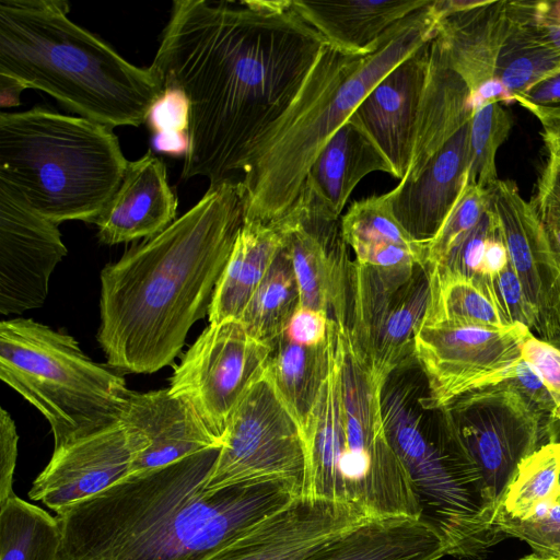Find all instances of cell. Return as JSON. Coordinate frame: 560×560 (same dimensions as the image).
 Returning <instances> with one entry per match:
<instances>
[{
  "label": "cell",
  "instance_id": "obj_1",
  "mask_svg": "<svg viewBox=\"0 0 560 560\" xmlns=\"http://www.w3.org/2000/svg\"><path fill=\"white\" fill-rule=\"evenodd\" d=\"M325 44L291 0L174 1L151 66L188 102L182 177L213 186L242 173Z\"/></svg>",
  "mask_w": 560,
  "mask_h": 560
},
{
  "label": "cell",
  "instance_id": "obj_2",
  "mask_svg": "<svg viewBox=\"0 0 560 560\" xmlns=\"http://www.w3.org/2000/svg\"><path fill=\"white\" fill-rule=\"evenodd\" d=\"M220 447L131 474L57 514V560H203L302 495L282 479L206 489Z\"/></svg>",
  "mask_w": 560,
  "mask_h": 560
},
{
  "label": "cell",
  "instance_id": "obj_3",
  "mask_svg": "<svg viewBox=\"0 0 560 560\" xmlns=\"http://www.w3.org/2000/svg\"><path fill=\"white\" fill-rule=\"evenodd\" d=\"M243 222L240 180L226 179L103 268L96 338L107 365L151 374L173 363L190 327L209 312Z\"/></svg>",
  "mask_w": 560,
  "mask_h": 560
},
{
  "label": "cell",
  "instance_id": "obj_4",
  "mask_svg": "<svg viewBox=\"0 0 560 560\" xmlns=\"http://www.w3.org/2000/svg\"><path fill=\"white\" fill-rule=\"evenodd\" d=\"M328 366L303 425L302 495L350 504L370 518L420 517L408 472L392 446L380 380L348 324L329 323Z\"/></svg>",
  "mask_w": 560,
  "mask_h": 560
},
{
  "label": "cell",
  "instance_id": "obj_5",
  "mask_svg": "<svg viewBox=\"0 0 560 560\" xmlns=\"http://www.w3.org/2000/svg\"><path fill=\"white\" fill-rule=\"evenodd\" d=\"M432 2L392 26L368 55L325 44L289 107L247 156L240 180L244 220L269 223L291 209L327 141L388 72L435 37Z\"/></svg>",
  "mask_w": 560,
  "mask_h": 560
},
{
  "label": "cell",
  "instance_id": "obj_6",
  "mask_svg": "<svg viewBox=\"0 0 560 560\" xmlns=\"http://www.w3.org/2000/svg\"><path fill=\"white\" fill-rule=\"evenodd\" d=\"M69 11L61 0H1L0 75L112 129L147 122L164 92L156 71L126 60Z\"/></svg>",
  "mask_w": 560,
  "mask_h": 560
},
{
  "label": "cell",
  "instance_id": "obj_7",
  "mask_svg": "<svg viewBox=\"0 0 560 560\" xmlns=\"http://www.w3.org/2000/svg\"><path fill=\"white\" fill-rule=\"evenodd\" d=\"M128 163L106 126L43 106L0 114V183L56 224L93 223Z\"/></svg>",
  "mask_w": 560,
  "mask_h": 560
},
{
  "label": "cell",
  "instance_id": "obj_8",
  "mask_svg": "<svg viewBox=\"0 0 560 560\" xmlns=\"http://www.w3.org/2000/svg\"><path fill=\"white\" fill-rule=\"evenodd\" d=\"M411 385L382 390L386 432L411 481L419 520L444 541L447 555L481 559L508 538L498 508L445 409H428Z\"/></svg>",
  "mask_w": 560,
  "mask_h": 560
},
{
  "label": "cell",
  "instance_id": "obj_9",
  "mask_svg": "<svg viewBox=\"0 0 560 560\" xmlns=\"http://www.w3.org/2000/svg\"><path fill=\"white\" fill-rule=\"evenodd\" d=\"M0 378L47 419L54 450L118 422L130 392L72 336L31 318L0 323Z\"/></svg>",
  "mask_w": 560,
  "mask_h": 560
},
{
  "label": "cell",
  "instance_id": "obj_10",
  "mask_svg": "<svg viewBox=\"0 0 560 560\" xmlns=\"http://www.w3.org/2000/svg\"><path fill=\"white\" fill-rule=\"evenodd\" d=\"M306 448L302 427L268 370L230 416L206 489L282 479L303 491Z\"/></svg>",
  "mask_w": 560,
  "mask_h": 560
},
{
  "label": "cell",
  "instance_id": "obj_11",
  "mask_svg": "<svg viewBox=\"0 0 560 560\" xmlns=\"http://www.w3.org/2000/svg\"><path fill=\"white\" fill-rule=\"evenodd\" d=\"M431 298L427 268L384 270L350 266L349 327L376 376L384 383L415 358V339Z\"/></svg>",
  "mask_w": 560,
  "mask_h": 560
},
{
  "label": "cell",
  "instance_id": "obj_12",
  "mask_svg": "<svg viewBox=\"0 0 560 560\" xmlns=\"http://www.w3.org/2000/svg\"><path fill=\"white\" fill-rule=\"evenodd\" d=\"M445 410L498 510L521 463L545 436L557 440L555 422L502 382L471 390Z\"/></svg>",
  "mask_w": 560,
  "mask_h": 560
},
{
  "label": "cell",
  "instance_id": "obj_13",
  "mask_svg": "<svg viewBox=\"0 0 560 560\" xmlns=\"http://www.w3.org/2000/svg\"><path fill=\"white\" fill-rule=\"evenodd\" d=\"M529 331L522 325L495 329L423 320L415 339V358L427 381L420 404L445 409L471 390L501 382L522 358Z\"/></svg>",
  "mask_w": 560,
  "mask_h": 560
},
{
  "label": "cell",
  "instance_id": "obj_14",
  "mask_svg": "<svg viewBox=\"0 0 560 560\" xmlns=\"http://www.w3.org/2000/svg\"><path fill=\"white\" fill-rule=\"evenodd\" d=\"M271 351L238 319L209 323L174 368L168 389L192 404L222 445L231 413L267 370Z\"/></svg>",
  "mask_w": 560,
  "mask_h": 560
},
{
  "label": "cell",
  "instance_id": "obj_15",
  "mask_svg": "<svg viewBox=\"0 0 560 560\" xmlns=\"http://www.w3.org/2000/svg\"><path fill=\"white\" fill-rule=\"evenodd\" d=\"M277 222L284 233L299 290V307L322 311L349 325L350 266L341 218L306 188Z\"/></svg>",
  "mask_w": 560,
  "mask_h": 560
},
{
  "label": "cell",
  "instance_id": "obj_16",
  "mask_svg": "<svg viewBox=\"0 0 560 560\" xmlns=\"http://www.w3.org/2000/svg\"><path fill=\"white\" fill-rule=\"evenodd\" d=\"M67 253L58 224L0 183V313L40 307L49 278Z\"/></svg>",
  "mask_w": 560,
  "mask_h": 560
},
{
  "label": "cell",
  "instance_id": "obj_17",
  "mask_svg": "<svg viewBox=\"0 0 560 560\" xmlns=\"http://www.w3.org/2000/svg\"><path fill=\"white\" fill-rule=\"evenodd\" d=\"M488 195L510 265L535 308L534 330L539 338H551L560 332V259L535 207L525 201L514 182L499 178L488 188Z\"/></svg>",
  "mask_w": 560,
  "mask_h": 560
},
{
  "label": "cell",
  "instance_id": "obj_18",
  "mask_svg": "<svg viewBox=\"0 0 560 560\" xmlns=\"http://www.w3.org/2000/svg\"><path fill=\"white\" fill-rule=\"evenodd\" d=\"M118 422L131 452V474L164 467L221 442L192 404L168 388L130 390Z\"/></svg>",
  "mask_w": 560,
  "mask_h": 560
},
{
  "label": "cell",
  "instance_id": "obj_19",
  "mask_svg": "<svg viewBox=\"0 0 560 560\" xmlns=\"http://www.w3.org/2000/svg\"><path fill=\"white\" fill-rule=\"evenodd\" d=\"M368 518L350 504L300 495L203 560H301Z\"/></svg>",
  "mask_w": 560,
  "mask_h": 560
},
{
  "label": "cell",
  "instance_id": "obj_20",
  "mask_svg": "<svg viewBox=\"0 0 560 560\" xmlns=\"http://www.w3.org/2000/svg\"><path fill=\"white\" fill-rule=\"evenodd\" d=\"M131 452L119 422L54 450L28 497L61 513L130 475Z\"/></svg>",
  "mask_w": 560,
  "mask_h": 560
},
{
  "label": "cell",
  "instance_id": "obj_21",
  "mask_svg": "<svg viewBox=\"0 0 560 560\" xmlns=\"http://www.w3.org/2000/svg\"><path fill=\"white\" fill-rule=\"evenodd\" d=\"M430 42L388 72L351 115L386 158L392 176L400 180L411 161Z\"/></svg>",
  "mask_w": 560,
  "mask_h": 560
},
{
  "label": "cell",
  "instance_id": "obj_22",
  "mask_svg": "<svg viewBox=\"0 0 560 560\" xmlns=\"http://www.w3.org/2000/svg\"><path fill=\"white\" fill-rule=\"evenodd\" d=\"M469 122L430 160L421 174L387 192L393 213L417 242L439 232L468 184Z\"/></svg>",
  "mask_w": 560,
  "mask_h": 560
},
{
  "label": "cell",
  "instance_id": "obj_23",
  "mask_svg": "<svg viewBox=\"0 0 560 560\" xmlns=\"http://www.w3.org/2000/svg\"><path fill=\"white\" fill-rule=\"evenodd\" d=\"M506 0H485L438 23L434 40L470 92L472 110L490 103H513L495 78L505 24Z\"/></svg>",
  "mask_w": 560,
  "mask_h": 560
},
{
  "label": "cell",
  "instance_id": "obj_24",
  "mask_svg": "<svg viewBox=\"0 0 560 560\" xmlns=\"http://www.w3.org/2000/svg\"><path fill=\"white\" fill-rule=\"evenodd\" d=\"M177 197L166 166L151 151L129 161L117 190L93 222L106 245L152 237L176 220Z\"/></svg>",
  "mask_w": 560,
  "mask_h": 560
},
{
  "label": "cell",
  "instance_id": "obj_25",
  "mask_svg": "<svg viewBox=\"0 0 560 560\" xmlns=\"http://www.w3.org/2000/svg\"><path fill=\"white\" fill-rule=\"evenodd\" d=\"M470 92L434 38L420 97L411 161L401 180H415L430 160L471 119Z\"/></svg>",
  "mask_w": 560,
  "mask_h": 560
},
{
  "label": "cell",
  "instance_id": "obj_26",
  "mask_svg": "<svg viewBox=\"0 0 560 560\" xmlns=\"http://www.w3.org/2000/svg\"><path fill=\"white\" fill-rule=\"evenodd\" d=\"M432 0H291L295 12L332 47L351 55L374 51L382 36Z\"/></svg>",
  "mask_w": 560,
  "mask_h": 560
},
{
  "label": "cell",
  "instance_id": "obj_27",
  "mask_svg": "<svg viewBox=\"0 0 560 560\" xmlns=\"http://www.w3.org/2000/svg\"><path fill=\"white\" fill-rule=\"evenodd\" d=\"M442 538L418 518H368L331 537L301 560H439Z\"/></svg>",
  "mask_w": 560,
  "mask_h": 560
},
{
  "label": "cell",
  "instance_id": "obj_28",
  "mask_svg": "<svg viewBox=\"0 0 560 560\" xmlns=\"http://www.w3.org/2000/svg\"><path fill=\"white\" fill-rule=\"evenodd\" d=\"M373 172L393 174L386 158L363 128L350 117L317 154L303 188L340 218L353 189Z\"/></svg>",
  "mask_w": 560,
  "mask_h": 560
},
{
  "label": "cell",
  "instance_id": "obj_29",
  "mask_svg": "<svg viewBox=\"0 0 560 560\" xmlns=\"http://www.w3.org/2000/svg\"><path fill=\"white\" fill-rule=\"evenodd\" d=\"M283 246L284 233L277 221L244 220L215 285L209 323L240 319Z\"/></svg>",
  "mask_w": 560,
  "mask_h": 560
},
{
  "label": "cell",
  "instance_id": "obj_30",
  "mask_svg": "<svg viewBox=\"0 0 560 560\" xmlns=\"http://www.w3.org/2000/svg\"><path fill=\"white\" fill-rule=\"evenodd\" d=\"M558 70L560 55L538 38L517 1H506L495 67L497 81L515 102L532 85Z\"/></svg>",
  "mask_w": 560,
  "mask_h": 560
},
{
  "label": "cell",
  "instance_id": "obj_31",
  "mask_svg": "<svg viewBox=\"0 0 560 560\" xmlns=\"http://www.w3.org/2000/svg\"><path fill=\"white\" fill-rule=\"evenodd\" d=\"M327 366L328 339L324 345L307 347L283 334L272 346L268 370L302 430L325 380Z\"/></svg>",
  "mask_w": 560,
  "mask_h": 560
},
{
  "label": "cell",
  "instance_id": "obj_32",
  "mask_svg": "<svg viewBox=\"0 0 560 560\" xmlns=\"http://www.w3.org/2000/svg\"><path fill=\"white\" fill-rule=\"evenodd\" d=\"M431 298L423 320L448 322L487 328L512 327L501 312L489 279L472 280L429 271Z\"/></svg>",
  "mask_w": 560,
  "mask_h": 560
},
{
  "label": "cell",
  "instance_id": "obj_33",
  "mask_svg": "<svg viewBox=\"0 0 560 560\" xmlns=\"http://www.w3.org/2000/svg\"><path fill=\"white\" fill-rule=\"evenodd\" d=\"M61 542L57 516L15 493L0 503V560H57Z\"/></svg>",
  "mask_w": 560,
  "mask_h": 560
},
{
  "label": "cell",
  "instance_id": "obj_34",
  "mask_svg": "<svg viewBox=\"0 0 560 560\" xmlns=\"http://www.w3.org/2000/svg\"><path fill=\"white\" fill-rule=\"evenodd\" d=\"M298 307L295 275L283 246L238 320L253 338L272 348Z\"/></svg>",
  "mask_w": 560,
  "mask_h": 560
},
{
  "label": "cell",
  "instance_id": "obj_35",
  "mask_svg": "<svg viewBox=\"0 0 560 560\" xmlns=\"http://www.w3.org/2000/svg\"><path fill=\"white\" fill-rule=\"evenodd\" d=\"M560 501V442L549 441L524 459L509 486L498 511L530 518L535 508Z\"/></svg>",
  "mask_w": 560,
  "mask_h": 560
},
{
  "label": "cell",
  "instance_id": "obj_36",
  "mask_svg": "<svg viewBox=\"0 0 560 560\" xmlns=\"http://www.w3.org/2000/svg\"><path fill=\"white\" fill-rule=\"evenodd\" d=\"M341 231L349 247L358 244H395L409 250L427 268V244L415 241L396 220L386 194L355 201L341 217Z\"/></svg>",
  "mask_w": 560,
  "mask_h": 560
},
{
  "label": "cell",
  "instance_id": "obj_37",
  "mask_svg": "<svg viewBox=\"0 0 560 560\" xmlns=\"http://www.w3.org/2000/svg\"><path fill=\"white\" fill-rule=\"evenodd\" d=\"M512 125L511 115L499 102L474 108L469 121L468 184L488 189L497 183V152L509 137Z\"/></svg>",
  "mask_w": 560,
  "mask_h": 560
},
{
  "label": "cell",
  "instance_id": "obj_38",
  "mask_svg": "<svg viewBox=\"0 0 560 560\" xmlns=\"http://www.w3.org/2000/svg\"><path fill=\"white\" fill-rule=\"evenodd\" d=\"M488 206V189L467 184L438 234L427 244L428 270L438 268L450 250L475 229Z\"/></svg>",
  "mask_w": 560,
  "mask_h": 560
},
{
  "label": "cell",
  "instance_id": "obj_39",
  "mask_svg": "<svg viewBox=\"0 0 560 560\" xmlns=\"http://www.w3.org/2000/svg\"><path fill=\"white\" fill-rule=\"evenodd\" d=\"M499 221L488 206L480 222L465 235L447 254L443 262L433 270L440 275H448L465 279H475L480 270L486 246Z\"/></svg>",
  "mask_w": 560,
  "mask_h": 560
},
{
  "label": "cell",
  "instance_id": "obj_40",
  "mask_svg": "<svg viewBox=\"0 0 560 560\" xmlns=\"http://www.w3.org/2000/svg\"><path fill=\"white\" fill-rule=\"evenodd\" d=\"M495 524L506 537L527 542L534 553L550 559L560 547V501L540 518L518 520L498 511Z\"/></svg>",
  "mask_w": 560,
  "mask_h": 560
},
{
  "label": "cell",
  "instance_id": "obj_41",
  "mask_svg": "<svg viewBox=\"0 0 560 560\" xmlns=\"http://www.w3.org/2000/svg\"><path fill=\"white\" fill-rule=\"evenodd\" d=\"M492 294L508 319L515 326L522 325L532 330L536 325V312L511 265L493 278H488Z\"/></svg>",
  "mask_w": 560,
  "mask_h": 560
},
{
  "label": "cell",
  "instance_id": "obj_42",
  "mask_svg": "<svg viewBox=\"0 0 560 560\" xmlns=\"http://www.w3.org/2000/svg\"><path fill=\"white\" fill-rule=\"evenodd\" d=\"M522 359L538 371L558 407L560 405V332L542 339L529 331L522 345Z\"/></svg>",
  "mask_w": 560,
  "mask_h": 560
},
{
  "label": "cell",
  "instance_id": "obj_43",
  "mask_svg": "<svg viewBox=\"0 0 560 560\" xmlns=\"http://www.w3.org/2000/svg\"><path fill=\"white\" fill-rule=\"evenodd\" d=\"M501 382L512 386L529 400L538 411L556 423L557 404L542 377L530 363L521 358Z\"/></svg>",
  "mask_w": 560,
  "mask_h": 560
},
{
  "label": "cell",
  "instance_id": "obj_44",
  "mask_svg": "<svg viewBox=\"0 0 560 560\" xmlns=\"http://www.w3.org/2000/svg\"><path fill=\"white\" fill-rule=\"evenodd\" d=\"M188 110L185 95L166 89L152 105L147 121L155 135H187Z\"/></svg>",
  "mask_w": 560,
  "mask_h": 560
},
{
  "label": "cell",
  "instance_id": "obj_45",
  "mask_svg": "<svg viewBox=\"0 0 560 560\" xmlns=\"http://www.w3.org/2000/svg\"><path fill=\"white\" fill-rule=\"evenodd\" d=\"M329 322L330 318L325 312L298 307L284 335L299 345L317 347L327 340Z\"/></svg>",
  "mask_w": 560,
  "mask_h": 560
},
{
  "label": "cell",
  "instance_id": "obj_46",
  "mask_svg": "<svg viewBox=\"0 0 560 560\" xmlns=\"http://www.w3.org/2000/svg\"><path fill=\"white\" fill-rule=\"evenodd\" d=\"M548 158L532 202L538 215H560V150L547 149Z\"/></svg>",
  "mask_w": 560,
  "mask_h": 560
},
{
  "label": "cell",
  "instance_id": "obj_47",
  "mask_svg": "<svg viewBox=\"0 0 560 560\" xmlns=\"http://www.w3.org/2000/svg\"><path fill=\"white\" fill-rule=\"evenodd\" d=\"M19 435L10 413L0 409V503L13 492L12 482L18 458Z\"/></svg>",
  "mask_w": 560,
  "mask_h": 560
},
{
  "label": "cell",
  "instance_id": "obj_48",
  "mask_svg": "<svg viewBox=\"0 0 560 560\" xmlns=\"http://www.w3.org/2000/svg\"><path fill=\"white\" fill-rule=\"evenodd\" d=\"M517 4L538 38L560 55V21L548 8L547 1H521Z\"/></svg>",
  "mask_w": 560,
  "mask_h": 560
},
{
  "label": "cell",
  "instance_id": "obj_49",
  "mask_svg": "<svg viewBox=\"0 0 560 560\" xmlns=\"http://www.w3.org/2000/svg\"><path fill=\"white\" fill-rule=\"evenodd\" d=\"M530 113L560 110V70L545 77L515 98Z\"/></svg>",
  "mask_w": 560,
  "mask_h": 560
},
{
  "label": "cell",
  "instance_id": "obj_50",
  "mask_svg": "<svg viewBox=\"0 0 560 560\" xmlns=\"http://www.w3.org/2000/svg\"><path fill=\"white\" fill-rule=\"evenodd\" d=\"M509 264V253L499 224L487 243L477 277L493 278L502 272Z\"/></svg>",
  "mask_w": 560,
  "mask_h": 560
},
{
  "label": "cell",
  "instance_id": "obj_51",
  "mask_svg": "<svg viewBox=\"0 0 560 560\" xmlns=\"http://www.w3.org/2000/svg\"><path fill=\"white\" fill-rule=\"evenodd\" d=\"M533 115L542 125V137L547 149L560 150V110H538Z\"/></svg>",
  "mask_w": 560,
  "mask_h": 560
},
{
  "label": "cell",
  "instance_id": "obj_52",
  "mask_svg": "<svg viewBox=\"0 0 560 560\" xmlns=\"http://www.w3.org/2000/svg\"><path fill=\"white\" fill-rule=\"evenodd\" d=\"M24 89L15 81L0 75V105L10 107L20 105V94Z\"/></svg>",
  "mask_w": 560,
  "mask_h": 560
},
{
  "label": "cell",
  "instance_id": "obj_53",
  "mask_svg": "<svg viewBox=\"0 0 560 560\" xmlns=\"http://www.w3.org/2000/svg\"><path fill=\"white\" fill-rule=\"evenodd\" d=\"M539 218L544 224L551 247L560 259V215L542 214L539 215Z\"/></svg>",
  "mask_w": 560,
  "mask_h": 560
},
{
  "label": "cell",
  "instance_id": "obj_54",
  "mask_svg": "<svg viewBox=\"0 0 560 560\" xmlns=\"http://www.w3.org/2000/svg\"><path fill=\"white\" fill-rule=\"evenodd\" d=\"M548 8L551 14L560 21V0L559 1H547Z\"/></svg>",
  "mask_w": 560,
  "mask_h": 560
},
{
  "label": "cell",
  "instance_id": "obj_55",
  "mask_svg": "<svg viewBox=\"0 0 560 560\" xmlns=\"http://www.w3.org/2000/svg\"><path fill=\"white\" fill-rule=\"evenodd\" d=\"M521 560H556V559L542 558L540 556H537L536 553H532V555H528V556L522 558Z\"/></svg>",
  "mask_w": 560,
  "mask_h": 560
},
{
  "label": "cell",
  "instance_id": "obj_56",
  "mask_svg": "<svg viewBox=\"0 0 560 560\" xmlns=\"http://www.w3.org/2000/svg\"><path fill=\"white\" fill-rule=\"evenodd\" d=\"M550 559L560 560V547L555 551L553 556Z\"/></svg>",
  "mask_w": 560,
  "mask_h": 560
}]
</instances>
